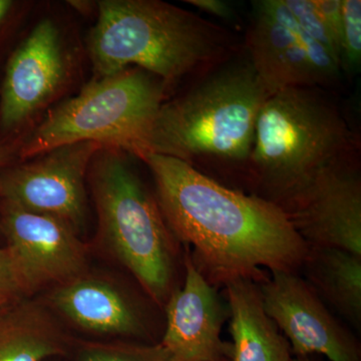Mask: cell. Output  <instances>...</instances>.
Instances as JSON below:
<instances>
[{
	"instance_id": "1",
	"label": "cell",
	"mask_w": 361,
	"mask_h": 361,
	"mask_svg": "<svg viewBox=\"0 0 361 361\" xmlns=\"http://www.w3.org/2000/svg\"><path fill=\"white\" fill-rule=\"evenodd\" d=\"M142 160L169 229L193 248L195 265L214 286L238 278L260 282L263 269L295 272L305 263L310 246L274 202L229 189L172 157Z\"/></svg>"
},
{
	"instance_id": "2",
	"label": "cell",
	"mask_w": 361,
	"mask_h": 361,
	"mask_svg": "<svg viewBox=\"0 0 361 361\" xmlns=\"http://www.w3.org/2000/svg\"><path fill=\"white\" fill-rule=\"evenodd\" d=\"M101 78L137 66L165 82L209 73L229 61L232 37L221 26L158 0H104L90 37Z\"/></svg>"
},
{
	"instance_id": "3",
	"label": "cell",
	"mask_w": 361,
	"mask_h": 361,
	"mask_svg": "<svg viewBox=\"0 0 361 361\" xmlns=\"http://www.w3.org/2000/svg\"><path fill=\"white\" fill-rule=\"evenodd\" d=\"M184 96L161 104L149 154L248 167L259 111L269 94L249 58L211 71Z\"/></svg>"
},
{
	"instance_id": "4",
	"label": "cell",
	"mask_w": 361,
	"mask_h": 361,
	"mask_svg": "<svg viewBox=\"0 0 361 361\" xmlns=\"http://www.w3.org/2000/svg\"><path fill=\"white\" fill-rule=\"evenodd\" d=\"M356 152L341 111L317 87H288L270 94L259 111L247 170L274 202L320 168Z\"/></svg>"
},
{
	"instance_id": "5",
	"label": "cell",
	"mask_w": 361,
	"mask_h": 361,
	"mask_svg": "<svg viewBox=\"0 0 361 361\" xmlns=\"http://www.w3.org/2000/svg\"><path fill=\"white\" fill-rule=\"evenodd\" d=\"M90 180L104 243L154 302L165 306L174 291L177 251L157 199L118 149L97 152Z\"/></svg>"
},
{
	"instance_id": "6",
	"label": "cell",
	"mask_w": 361,
	"mask_h": 361,
	"mask_svg": "<svg viewBox=\"0 0 361 361\" xmlns=\"http://www.w3.org/2000/svg\"><path fill=\"white\" fill-rule=\"evenodd\" d=\"M165 82L142 70H125L90 82L45 118L23 148L37 157L63 145L94 142L144 158Z\"/></svg>"
},
{
	"instance_id": "7",
	"label": "cell",
	"mask_w": 361,
	"mask_h": 361,
	"mask_svg": "<svg viewBox=\"0 0 361 361\" xmlns=\"http://www.w3.org/2000/svg\"><path fill=\"white\" fill-rule=\"evenodd\" d=\"M310 247L361 257V180L356 155L320 168L274 201Z\"/></svg>"
},
{
	"instance_id": "8",
	"label": "cell",
	"mask_w": 361,
	"mask_h": 361,
	"mask_svg": "<svg viewBox=\"0 0 361 361\" xmlns=\"http://www.w3.org/2000/svg\"><path fill=\"white\" fill-rule=\"evenodd\" d=\"M102 148L94 142L56 147L0 177V197L25 210L59 218L80 233L87 217L85 176Z\"/></svg>"
},
{
	"instance_id": "9",
	"label": "cell",
	"mask_w": 361,
	"mask_h": 361,
	"mask_svg": "<svg viewBox=\"0 0 361 361\" xmlns=\"http://www.w3.org/2000/svg\"><path fill=\"white\" fill-rule=\"evenodd\" d=\"M270 273L258 282L263 306L290 344L292 355L361 361L355 337L334 318L307 281L296 272Z\"/></svg>"
},
{
	"instance_id": "10",
	"label": "cell",
	"mask_w": 361,
	"mask_h": 361,
	"mask_svg": "<svg viewBox=\"0 0 361 361\" xmlns=\"http://www.w3.org/2000/svg\"><path fill=\"white\" fill-rule=\"evenodd\" d=\"M0 229L30 294L87 274V248L63 220L4 201Z\"/></svg>"
},
{
	"instance_id": "11",
	"label": "cell",
	"mask_w": 361,
	"mask_h": 361,
	"mask_svg": "<svg viewBox=\"0 0 361 361\" xmlns=\"http://www.w3.org/2000/svg\"><path fill=\"white\" fill-rule=\"evenodd\" d=\"M184 267V284L165 304L166 329L161 345L170 361L231 360V344L221 338L228 307L216 286L195 265L188 249Z\"/></svg>"
},
{
	"instance_id": "12",
	"label": "cell",
	"mask_w": 361,
	"mask_h": 361,
	"mask_svg": "<svg viewBox=\"0 0 361 361\" xmlns=\"http://www.w3.org/2000/svg\"><path fill=\"white\" fill-rule=\"evenodd\" d=\"M65 75L58 27L40 21L9 59L0 99V123L20 125L56 92Z\"/></svg>"
},
{
	"instance_id": "13",
	"label": "cell",
	"mask_w": 361,
	"mask_h": 361,
	"mask_svg": "<svg viewBox=\"0 0 361 361\" xmlns=\"http://www.w3.org/2000/svg\"><path fill=\"white\" fill-rule=\"evenodd\" d=\"M255 7L246 49L269 96L288 87L324 85L291 28L270 13L263 1L256 2Z\"/></svg>"
},
{
	"instance_id": "14",
	"label": "cell",
	"mask_w": 361,
	"mask_h": 361,
	"mask_svg": "<svg viewBox=\"0 0 361 361\" xmlns=\"http://www.w3.org/2000/svg\"><path fill=\"white\" fill-rule=\"evenodd\" d=\"M49 300L61 314L85 331L122 336H139L144 331L135 304L106 280L82 275L54 287Z\"/></svg>"
},
{
	"instance_id": "15",
	"label": "cell",
	"mask_w": 361,
	"mask_h": 361,
	"mask_svg": "<svg viewBox=\"0 0 361 361\" xmlns=\"http://www.w3.org/2000/svg\"><path fill=\"white\" fill-rule=\"evenodd\" d=\"M223 286L233 339L230 361H291L290 344L266 313L258 282L238 278Z\"/></svg>"
},
{
	"instance_id": "16",
	"label": "cell",
	"mask_w": 361,
	"mask_h": 361,
	"mask_svg": "<svg viewBox=\"0 0 361 361\" xmlns=\"http://www.w3.org/2000/svg\"><path fill=\"white\" fill-rule=\"evenodd\" d=\"M66 337L42 302L23 298L0 310V361H44L65 355Z\"/></svg>"
},
{
	"instance_id": "17",
	"label": "cell",
	"mask_w": 361,
	"mask_h": 361,
	"mask_svg": "<svg viewBox=\"0 0 361 361\" xmlns=\"http://www.w3.org/2000/svg\"><path fill=\"white\" fill-rule=\"evenodd\" d=\"M310 286L355 327L361 322V257L337 248L310 247L304 265Z\"/></svg>"
},
{
	"instance_id": "18",
	"label": "cell",
	"mask_w": 361,
	"mask_h": 361,
	"mask_svg": "<svg viewBox=\"0 0 361 361\" xmlns=\"http://www.w3.org/2000/svg\"><path fill=\"white\" fill-rule=\"evenodd\" d=\"M78 361H170L165 349L158 344L87 343Z\"/></svg>"
},
{
	"instance_id": "19",
	"label": "cell",
	"mask_w": 361,
	"mask_h": 361,
	"mask_svg": "<svg viewBox=\"0 0 361 361\" xmlns=\"http://www.w3.org/2000/svg\"><path fill=\"white\" fill-rule=\"evenodd\" d=\"M341 68L356 70L361 59V1L341 0Z\"/></svg>"
},
{
	"instance_id": "20",
	"label": "cell",
	"mask_w": 361,
	"mask_h": 361,
	"mask_svg": "<svg viewBox=\"0 0 361 361\" xmlns=\"http://www.w3.org/2000/svg\"><path fill=\"white\" fill-rule=\"evenodd\" d=\"M284 4L303 30L325 47L341 66V49L325 25L314 0H284Z\"/></svg>"
},
{
	"instance_id": "21",
	"label": "cell",
	"mask_w": 361,
	"mask_h": 361,
	"mask_svg": "<svg viewBox=\"0 0 361 361\" xmlns=\"http://www.w3.org/2000/svg\"><path fill=\"white\" fill-rule=\"evenodd\" d=\"M32 295L8 247L0 248V305Z\"/></svg>"
},
{
	"instance_id": "22",
	"label": "cell",
	"mask_w": 361,
	"mask_h": 361,
	"mask_svg": "<svg viewBox=\"0 0 361 361\" xmlns=\"http://www.w3.org/2000/svg\"><path fill=\"white\" fill-rule=\"evenodd\" d=\"M314 4L341 49V0H314Z\"/></svg>"
},
{
	"instance_id": "23",
	"label": "cell",
	"mask_w": 361,
	"mask_h": 361,
	"mask_svg": "<svg viewBox=\"0 0 361 361\" xmlns=\"http://www.w3.org/2000/svg\"><path fill=\"white\" fill-rule=\"evenodd\" d=\"M186 2L216 18L231 20L234 16L231 6L222 0H188Z\"/></svg>"
},
{
	"instance_id": "24",
	"label": "cell",
	"mask_w": 361,
	"mask_h": 361,
	"mask_svg": "<svg viewBox=\"0 0 361 361\" xmlns=\"http://www.w3.org/2000/svg\"><path fill=\"white\" fill-rule=\"evenodd\" d=\"M13 149L9 146H0V167L8 163L13 156Z\"/></svg>"
},
{
	"instance_id": "25",
	"label": "cell",
	"mask_w": 361,
	"mask_h": 361,
	"mask_svg": "<svg viewBox=\"0 0 361 361\" xmlns=\"http://www.w3.org/2000/svg\"><path fill=\"white\" fill-rule=\"evenodd\" d=\"M11 6H13L11 1H8V0H0V23L6 18Z\"/></svg>"
},
{
	"instance_id": "26",
	"label": "cell",
	"mask_w": 361,
	"mask_h": 361,
	"mask_svg": "<svg viewBox=\"0 0 361 361\" xmlns=\"http://www.w3.org/2000/svg\"><path fill=\"white\" fill-rule=\"evenodd\" d=\"M291 361H314L311 356H293Z\"/></svg>"
},
{
	"instance_id": "27",
	"label": "cell",
	"mask_w": 361,
	"mask_h": 361,
	"mask_svg": "<svg viewBox=\"0 0 361 361\" xmlns=\"http://www.w3.org/2000/svg\"><path fill=\"white\" fill-rule=\"evenodd\" d=\"M4 306H6V305H4ZM2 307H4V306L0 305V310H1Z\"/></svg>"
},
{
	"instance_id": "28",
	"label": "cell",
	"mask_w": 361,
	"mask_h": 361,
	"mask_svg": "<svg viewBox=\"0 0 361 361\" xmlns=\"http://www.w3.org/2000/svg\"><path fill=\"white\" fill-rule=\"evenodd\" d=\"M225 361H230V360H225Z\"/></svg>"
}]
</instances>
